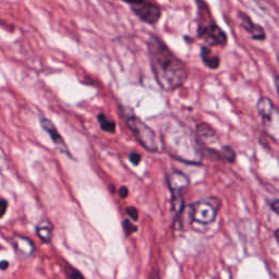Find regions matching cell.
I'll use <instances>...</instances> for the list:
<instances>
[{"mask_svg": "<svg viewBox=\"0 0 279 279\" xmlns=\"http://www.w3.org/2000/svg\"><path fill=\"white\" fill-rule=\"evenodd\" d=\"M152 72L161 90H178L188 80L189 69L185 63L169 50L165 42L152 35L148 42Z\"/></svg>", "mask_w": 279, "mask_h": 279, "instance_id": "obj_1", "label": "cell"}, {"mask_svg": "<svg viewBox=\"0 0 279 279\" xmlns=\"http://www.w3.org/2000/svg\"><path fill=\"white\" fill-rule=\"evenodd\" d=\"M161 141L165 150L175 158L191 164H200L202 160V146L197 135L184 128L168 129Z\"/></svg>", "mask_w": 279, "mask_h": 279, "instance_id": "obj_2", "label": "cell"}, {"mask_svg": "<svg viewBox=\"0 0 279 279\" xmlns=\"http://www.w3.org/2000/svg\"><path fill=\"white\" fill-rule=\"evenodd\" d=\"M199 9L198 37L202 38L209 46H225L227 44L226 33L215 23L207 3L204 0H197Z\"/></svg>", "mask_w": 279, "mask_h": 279, "instance_id": "obj_3", "label": "cell"}, {"mask_svg": "<svg viewBox=\"0 0 279 279\" xmlns=\"http://www.w3.org/2000/svg\"><path fill=\"white\" fill-rule=\"evenodd\" d=\"M197 139L201 146L206 149L210 154L216 156L218 159L227 160L228 163H233L236 159V154L230 146H220L219 139L215 130L207 124H201L197 128Z\"/></svg>", "mask_w": 279, "mask_h": 279, "instance_id": "obj_4", "label": "cell"}, {"mask_svg": "<svg viewBox=\"0 0 279 279\" xmlns=\"http://www.w3.org/2000/svg\"><path fill=\"white\" fill-rule=\"evenodd\" d=\"M219 204V200L216 198H208L198 201V202L190 204L189 206L184 207V212L187 214L185 216L188 217L189 224H212L217 217Z\"/></svg>", "mask_w": 279, "mask_h": 279, "instance_id": "obj_5", "label": "cell"}, {"mask_svg": "<svg viewBox=\"0 0 279 279\" xmlns=\"http://www.w3.org/2000/svg\"><path fill=\"white\" fill-rule=\"evenodd\" d=\"M126 124L129 130L134 135L135 140L149 152H158L159 146L155 132L150 127L142 121L138 116L133 114L126 115Z\"/></svg>", "mask_w": 279, "mask_h": 279, "instance_id": "obj_6", "label": "cell"}, {"mask_svg": "<svg viewBox=\"0 0 279 279\" xmlns=\"http://www.w3.org/2000/svg\"><path fill=\"white\" fill-rule=\"evenodd\" d=\"M256 109L268 135L274 140L279 141V110L267 97H261L258 100Z\"/></svg>", "mask_w": 279, "mask_h": 279, "instance_id": "obj_7", "label": "cell"}, {"mask_svg": "<svg viewBox=\"0 0 279 279\" xmlns=\"http://www.w3.org/2000/svg\"><path fill=\"white\" fill-rule=\"evenodd\" d=\"M128 3L131 7V10L142 22L151 24H156L161 17V9L159 6L148 1V0H121Z\"/></svg>", "mask_w": 279, "mask_h": 279, "instance_id": "obj_8", "label": "cell"}, {"mask_svg": "<svg viewBox=\"0 0 279 279\" xmlns=\"http://www.w3.org/2000/svg\"><path fill=\"white\" fill-rule=\"evenodd\" d=\"M40 122H41V126H42L43 130L50 134L51 139L53 142V144H55L56 148L59 150L61 153L66 154V155L69 156L70 158H72V156L70 154V151H69V149H68V145L66 144L65 140H63L61 134L59 133V131L57 130L56 126L53 125L50 119L44 118V117H42Z\"/></svg>", "mask_w": 279, "mask_h": 279, "instance_id": "obj_9", "label": "cell"}, {"mask_svg": "<svg viewBox=\"0 0 279 279\" xmlns=\"http://www.w3.org/2000/svg\"><path fill=\"white\" fill-rule=\"evenodd\" d=\"M239 20L241 23V26L246 30L253 40L255 41H264L266 38V33L264 31V28L259 25V24L254 23L251 18H250L247 13L239 12Z\"/></svg>", "mask_w": 279, "mask_h": 279, "instance_id": "obj_10", "label": "cell"}, {"mask_svg": "<svg viewBox=\"0 0 279 279\" xmlns=\"http://www.w3.org/2000/svg\"><path fill=\"white\" fill-rule=\"evenodd\" d=\"M12 246L19 255L23 257H30L35 252V244L30 238L25 236H20V234L13 236Z\"/></svg>", "mask_w": 279, "mask_h": 279, "instance_id": "obj_11", "label": "cell"}, {"mask_svg": "<svg viewBox=\"0 0 279 279\" xmlns=\"http://www.w3.org/2000/svg\"><path fill=\"white\" fill-rule=\"evenodd\" d=\"M167 184L170 192H182L190 184V179L187 175L179 170H175L168 176Z\"/></svg>", "mask_w": 279, "mask_h": 279, "instance_id": "obj_12", "label": "cell"}, {"mask_svg": "<svg viewBox=\"0 0 279 279\" xmlns=\"http://www.w3.org/2000/svg\"><path fill=\"white\" fill-rule=\"evenodd\" d=\"M52 224L48 219H42L36 226V234L44 243H50L52 239Z\"/></svg>", "mask_w": 279, "mask_h": 279, "instance_id": "obj_13", "label": "cell"}, {"mask_svg": "<svg viewBox=\"0 0 279 279\" xmlns=\"http://www.w3.org/2000/svg\"><path fill=\"white\" fill-rule=\"evenodd\" d=\"M201 58L204 65L212 70H216L220 66V58L217 55H214L213 51L207 46L201 47Z\"/></svg>", "mask_w": 279, "mask_h": 279, "instance_id": "obj_14", "label": "cell"}, {"mask_svg": "<svg viewBox=\"0 0 279 279\" xmlns=\"http://www.w3.org/2000/svg\"><path fill=\"white\" fill-rule=\"evenodd\" d=\"M171 210L175 213L176 217L179 216L180 213L184 208V200L182 197V192H171Z\"/></svg>", "mask_w": 279, "mask_h": 279, "instance_id": "obj_15", "label": "cell"}, {"mask_svg": "<svg viewBox=\"0 0 279 279\" xmlns=\"http://www.w3.org/2000/svg\"><path fill=\"white\" fill-rule=\"evenodd\" d=\"M97 120H99L100 127L102 131L108 132V133H115L116 122L114 120L109 119L105 114H100L97 116Z\"/></svg>", "mask_w": 279, "mask_h": 279, "instance_id": "obj_16", "label": "cell"}, {"mask_svg": "<svg viewBox=\"0 0 279 279\" xmlns=\"http://www.w3.org/2000/svg\"><path fill=\"white\" fill-rule=\"evenodd\" d=\"M65 273L68 277V279H84L82 274L77 271L76 268L68 265L65 267Z\"/></svg>", "mask_w": 279, "mask_h": 279, "instance_id": "obj_17", "label": "cell"}, {"mask_svg": "<svg viewBox=\"0 0 279 279\" xmlns=\"http://www.w3.org/2000/svg\"><path fill=\"white\" fill-rule=\"evenodd\" d=\"M122 227H124L125 233H126L127 237L131 236L132 233L136 232V230H138V227H136L134 224H132L129 219H125L124 220V223H122Z\"/></svg>", "mask_w": 279, "mask_h": 279, "instance_id": "obj_18", "label": "cell"}, {"mask_svg": "<svg viewBox=\"0 0 279 279\" xmlns=\"http://www.w3.org/2000/svg\"><path fill=\"white\" fill-rule=\"evenodd\" d=\"M142 159V156L139 153H134V152H132V153L129 154V160L132 165H139L140 161Z\"/></svg>", "mask_w": 279, "mask_h": 279, "instance_id": "obj_19", "label": "cell"}, {"mask_svg": "<svg viewBox=\"0 0 279 279\" xmlns=\"http://www.w3.org/2000/svg\"><path fill=\"white\" fill-rule=\"evenodd\" d=\"M126 212H127V214H128L132 219H133V220H138V218H139V213H138V209H136L135 207H133V206L127 207Z\"/></svg>", "mask_w": 279, "mask_h": 279, "instance_id": "obj_20", "label": "cell"}, {"mask_svg": "<svg viewBox=\"0 0 279 279\" xmlns=\"http://www.w3.org/2000/svg\"><path fill=\"white\" fill-rule=\"evenodd\" d=\"M8 209V202L6 200H0V218L4 216Z\"/></svg>", "mask_w": 279, "mask_h": 279, "instance_id": "obj_21", "label": "cell"}, {"mask_svg": "<svg viewBox=\"0 0 279 279\" xmlns=\"http://www.w3.org/2000/svg\"><path fill=\"white\" fill-rule=\"evenodd\" d=\"M271 208L274 213H276L277 215H279V200L274 201V202L271 203Z\"/></svg>", "mask_w": 279, "mask_h": 279, "instance_id": "obj_22", "label": "cell"}, {"mask_svg": "<svg viewBox=\"0 0 279 279\" xmlns=\"http://www.w3.org/2000/svg\"><path fill=\"white\" fill-rule=\"evenodd\" d=\"M128 194H129V191L127 187H121L119 189V195L121 199H126L127 197H128Z\"/></svg>", "mask_w": 279, "mask_h": 279, "instance_id": "obj_23", "label": "cell"}, {"mask_svg": "<svg viewBox=\"0 0 279 279\" xmlns=\"http://www.w3.org/2000/svg\"><path fill=\"white\" fill-rule=\"evenodd\" d=\"M274 82H275V87H276L277 96H278V100H279V76H275V79H274Z\"/></svg>", "mask_w": 279, "mask_h": 279, "instance_id": "obj_24", "label": "cell"}, {"mask_svg": "<svg viewBox=\"0 0 279 279\" xmlns=\"http://www.w3.org/2000/svg\"><path fill=\"white\" fill-rule=\"evenodd\" d=\"M9 266V262L8 261H1L0 262V269L1 271H4V269H7Z\"/></svg>", "mask_w": 279, "mask_h": 279, "instance_id": "obj_25", "label": "cell"}, {"mask_svg": "<svg viewBox=\"0 0 279 279\" xmlns=\"http://www.w3.org/2000/svg\"><path fill=\"white\" fill-rule=\"evenodd\" d=\"M275 237H276V239H277V241H278V243H279V228L276 230L275 231Z\"/></svg>", "mask_w": 279, "mask_h": 279, "instance_id": "obj_26", "label": "cell"}, {"mask_svg": "<svg viewBox=\"0 0 279 279\" xmlns=\"http://www.w3.org/2000/svg\"><path fill=\"white\" fill-rule=\"evenodd\" d=\"M2 168V160H1V158H0V169Z\"/></svg>", "mask_w": 279, "mask_h": 279, "instance_id": "obj_27", "label": "cell"}, {"mask_svg": "<svg viewBox=\"0 0 279 279\" xmlns=\"http://www.w3.org/2000/svg\"><path fill=\"white\" fill-rule=\"evenodd\" d=\"M277 58H278V63H279V53H278V56H277Z\"/></svg>", "mask_w": 279, "mask_h": 279, "instance_id": "obj_28", "label": "cell"}, {"mask_svg": "<svg viewBox=\"0 0 279 279\" xmlns=\"http://www.w3.org/2000/svg\"><path fill=\"white\" fill-rule=\"evenodd\" d=\"M1 249H2V247H1V246H0V250H1Z\"/></svg>", "mask_w": 279, "mask_h": 279, "instance_id": "obj_29", "label": "cell"}]
</instances>
